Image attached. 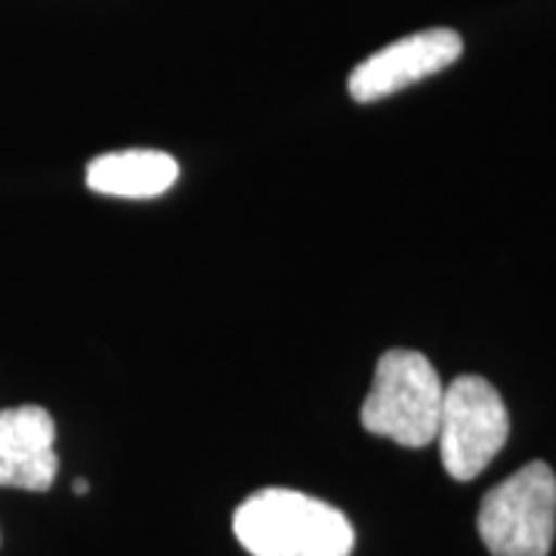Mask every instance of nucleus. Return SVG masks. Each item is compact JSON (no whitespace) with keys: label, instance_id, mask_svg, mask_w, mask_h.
<instances>
[{"label":"nucleus","instance_id":"nucleus-1","mask_svg":"<svg viewBox=\"0 0 556 556\" xmlns=\"http://www.w3.org/2000/svg\"><path fill=\"white\" fill-rule=\"evenodd\" d=\"M232 529L251 556H350L353 522L328 501L294 489H263L241 501Z\"/></svg>","mask_w":556,"mask_h":556},{"label":"nucleus","instance_id":"nucleus-2","mask_svg":"<svg viewBox=\"0 0 556 556\" xmlns=\"http://www.w3.org/2000/svg\"><path fill=\"white\" fill-rule=\"evenodd\" d=\"M445 383L433 362L415 350H390L378 358L371 393L362 405V427L371 437L424 448L437 439Z\"/></svg>","mask_w":556,"mask_h":556},{"label":"nucleus","instance_id":"nucleus-3","mask_svg":"<svg viewBox=\"0 0 556 556\" xmlns=\"http://www.w3.org/2000/svg\"><path fill=\"white\" fill-rule=\"evenodd\" d=\"M477 529L492 556H551L556 535V473L532 460L497 482L479 504Z\"/></svg>","mask_w":556,"mask_h":556},{"label":"nucleus","instance_id":"nucleus-4","mask_svg":"<svg viewBox=\"0 0 556 556\" xmlns=\"http://www.w3.org/2000/svg\"><path fill=\"white\" fill-rule=\"evenodd\" d=\"M510 415L495 387L477 375H460L442 396L439 452L445 473L457 482L477 479L507 445Z\"/></svg>","mask_w":556,"mask_h":556},{"label":"nucleus","instance_id":"nucleus-5","mask_svg":"<svg viewBox=\"0 0 556 556\" xmlns=\"http://www.w3.org/2000/svg\"><path fill=\"white\" fill-rule=\"evenodd\" d=\"M464 53V40L452 28H430L396 40L362 62L350 75V97L356 102H378L439 75Z\"/></svg>","mask_w":556,"mask_h":556},{"label":"nucleus","instance_id":"nucleus-6","mask_svg":"<svg viewBox=\"0 0 556 556\" xmlns=\"http://www.w3.org/2000/svg\"><path fill=\"white\" fill-rule=\"evenodd\" d=\"M60 473L56 424L40 405L0 412V485L47 492Z\"/></svg>","mask_w":556,"mask_h":556},{"label":"nucleus","instance_id":"nucleus-7","mask_svg":"<svg viewBox=\"0 0 556 556\" xmlns=\"http://www.w3.org/2000/svg\"><path fill=\"white\" fill-rule=\"evenodd\" d=\"M179 177L174 155L161 149H124L90 161L87 186L115 199H155L164 195Z\"/></svg>","mask_w":556,"mask_h":556},{"label":"nucleus","instance_id":"nucleus-8","mask_svg":"<svg viewBox=\"0 0 556 556\" xmlns=\"http://www.w3.org/2000/svg\"><path fill=\"white\" fill-rule=\"evenodd\" d=\"M87 492H90L87 479H78V482H75V495H87Z\"/></svg>","mask_w":556,"mask_h":556}]
</instances>
